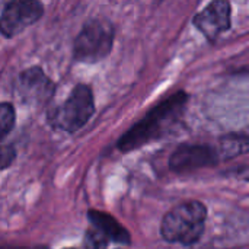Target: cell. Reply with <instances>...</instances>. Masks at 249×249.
<instances>
[{
	"label": "cell",
	"instance_id": "obj_1",
	"mask_svg": "<svg viewBox=\"0 0 249 249\" xmlns=\"http://www.w3.org/2000/svg\"><path fill=\"white\" fill-rule=\"evenodd\" d=\"M207 209L200 201H188L174 207L163 217L160 233L172 244L193 245L204 232Z\"/></svg>",
	"mask_w": 249,
	"mask_h": 249
},
{
	"label": "cell",
	"instance_id": "obj_2",
	"mask_svg": "<svg viewBox=\"0 0 249 249\" xmlns=\"http://www.w3.org/2000/svg\"><path fill=\"white\" fill-rule=\"evenodd\" d=\"M185 93L179 92L160 105H158L153 111H150L139 124L130 128L118 142V149L123 152H130L137 149L139 146L156 139L162 130L168 125V123L179 112V109L185 104Z\"/></svg>",
	"mask_w": 249,
	"mask_h": 249
},
{
	"label": "cell",
	"instance_id": "obj_3",
	"mask_svg": "<svg viewBox=\"0 0 249 249\" xmlns=\"http://www.w3.org/2000/svg\"><path fill=\"white\" fill-rule=\"evenodd\" d=\"M95 104L89 86L77 85L63 105L50 114V121L54 127L67 133L80 130L93 115Z\"/></svg>",
	"mask_w": 249,
	"mask_h": 249
},
{
	"label": "cell",
	"instance_id": "obj_4",
	"mask_svg": "<svg viewBox=\"0 0 249 249\" xmlns=\"http://www.w3.org/2000/svg\"><path fill=\"white\" fill-rule=\"evenodd\" d=\"M114 41V29L109 22L95 19L88 22L74 41V58L83 63H96L105 58Z\"/></svg>",
	"mask_w": 249,
	"mask_h": 249
},
{
	"label": "cell",
	"instance_id": "obj_5",
	"mask_svg": "<svg viewBox=\"0 0 249 249\" xmlns=\"http://www.w3.org/2000/svg\"><path fill=\"white\" fill-rule=\"evenodd\" d=\"M42 16L38 0H4L0 13V34L12 38L35 23Z\"/></svg>",
	"mask_w": 249,
	"mask_h": 249
},
{
	"label": "cell",
	"instance_id": "obj_6",
	"mask_svg": "<svg viewBox=\"0 0 249 249\" xmlns=\"http://www.w3.org/2000/svg\"><path fill=\"white\" fill-rule=\"evenodd\" d=\"M196 26L209 39L217 38L231 28V3L229 0H213L194 19Z\"/></svg>",
	"mask_w": 249,
	"mask_h": 249
},
{
	"label": "cell",
	"instance_id": "obj_7",
	"mask_svg": "<svg viewBox=\"0 0 249 249\" xmlns=\"http://www.w3.org/2000/svg\"><path fill=\"white\" fill-rule=\"evenodd\" d=\"M216 162L217 155L209 146H181L172 153L169 166L175 172H188L204 166H212Z\"/></svg>",
	"mask_w": 249,
	"mask_h": 249
},
{
	"label": "cell",
	"instance_id": "obj_8",
	"mask_svg": "<svg viewBox=\"0 0 249 249\" xmlns=\"http://www.w3.org/2000/svg\"><path fill=\"white\" fill-rule=\"evenodd\" d=\"M53 83L39 67L25 70L18 79V92L28 104H44L53 95Z\"/></svg>",
	"mask_w": 249,
	"mask_h": 249
},
{
	"label": "cell",
	"instance_id": "obj_9",
	"mask_svg": "<svg viewBox=\"0 0 249 249\" xmlns=\"http://www.w3.org/2000/svg\"><path fill=\"white\" fill-rule=\"evenodd\" d=\"M88 217L92 223V226L99 231L102 235H105L108 238V241H114L118 244H124L128 245L130 244V235L128 232L108 213L104 212H96V210H90L88 213Z\"/></svg>",
	"mask_w": 249,
	"mask_h": 249
},
{
	"label": "cell",
	"instance_id": "obj_10",
	"mask_svg": "<svg viewBox=\"0 0 249 249\" xmlns=\"http://www.w3.org/2000/svg\"><path fill=\"white\" fill-rule=\"evenodd\" d=\"M15 124V109L10 104H0V142Z\"/></svg>",
	"mask_w": 249,
	"mask_h": 249
},
{
	"label": "cell",
	"instance_id": "obj_11",
	"mask_svg": "<svg viewBox=\"0 0 249 249\" xmlns=\"http://www.w3.org/2000/svg\"><path fill=\"white\" fill-rule=\"evenodd\" d=\"M108 238L105 235H102L99 231H96L95 228L89 229L85 233V239H83V249H107L108 247Z\"/></svg>",
	"mask_w": 249,
	"mask_h": 249
},
{
	"label": "cell",
	"instance_id": "obj_12",
	"mask_svg": "<svg viewBox=\"0 0 249 249\" xmlns=\"http://www.w3.org/2000/svg\"><path fill=\"white\" fill-rule=\"evenodd\" d=\"M15 158H16V152L13 146L0 142V169L9 168L13 163Z\"/></svg>",
	"mask_w": 249,
	"mask_h": 249
},
{
	"label": "cell",
	"instance_id": "obj_13",
	"mask_svg": "<svg viewBox=\"0 0 249 249\" xmlns=\"http://www.w3.org/2000/svg\"><path fill=\"white\" fill-rule=\"evenodd\" d=\"M222 147H223V153L228 158H232V156L239 155L241 152H245L247 150V142L239 143V139H235L233 142H231L229 139H226L225 140V144Z\"/></svg>",
	"mask_w": 249,
	"mask_h": 249
},
{
	"label": "cell",
	"instance_id": "obj_14",
	"mask_svg": "<svg viewBox=\"0 0 249 249\" xmlns=\"http://www.w3.org/2000/svg\"><path fill=\"white\" fill-rule=\"evenodd\" d=\"M67 249H71V248H67Z\"/></svg>",
	"mask_w": 249,
	"mask_h": 249
}]
</instances>
